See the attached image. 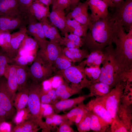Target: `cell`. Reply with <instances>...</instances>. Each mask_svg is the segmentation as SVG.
<instances>
[{"label": "cell", "instance_id": "6da1fadb", "mask_svg": "<svg viewBox=\"0 0 132 132\" xmlns=\"http://www.w3.org/2000/svg\"><path fill=\"white\" fill-rule=\"evenodd\" d=\"M118 28L116 22L109 13L105 18L92 22L88 31L83 38L82 46L90 52L103 51L105 47L114 43Z\"/></svg>", "mask_w": 132, "mask_h": 132}, {"label": "cell", "instance_id": "d6a6232c", "mask_svg": "<svg viewBox=\"0 0 132 132\" xmlns=\"http://www.w3.org/2000/svg\"><path fill=\"white\" fill-rule=\"evenodd\" d=\"M72 62L62 52L56 59L53 65L54 73L67 69L73 65Z\"/></svg>", "mask_w": 132, "mask_h": 132}, {"label": "cell", "instance_id": "8d00e7d4", "mask_svg": "<svg viewBox=\"0 0 132 132\" xmlns=\"http://www.w3.org/2000/svg\"><path fill=\"white\" fill-rule=\"evenodd\" d=\"M36 55H18L13 60L12 64L19 66H26L31 64L34 60Z\"/></svg>", "mask_w": 132, "mask_h": 132}, {"label": "cell", "instance_id": "c3c4849f", "mask_svg": "<svg viewBox=\"0 0 132 132\" xmlns=\"http://www.w3.org/2000/svg\"><path fill=\"white\" fill-rule=\"evenodd\" d=\"M61 45H64L68 48H77L72 42L65 36L63 38V40Z\"/></svg>", "mask_w": 132, "mask_h": 132}, {"label": "cell", "instance_id": "7dc6e473", "mask_svg": "<svg viewBox=\"0 0 132 132\" xmlns=\"http://www.w3.org/2000/svg\"><path fill=\"white\" fill-rule=\"evenodd\" d=\"M41 101L42 103L47 104L51 105L55 103V102L49 97L47 93L44 92L43 90L41 97Z\"/></svg>", "mask_w": 132, "mask_h": 132}, {"label": "cell", "instance_id": "f907efd6", "mask_svg": "<svg viewBox=\"0 0 132 132\" xmlns=\"http://www.w3.org/2000/svg\"><path fill=\"white\" fill-rule=\"evenodd\" d=\"M47 94L55 103L57 101V100L58 98L56 95L55 89L53 88L51 89L47 93Z\"/></svg>", "mask_w": 132, "mask_h": 132}, {"label": "cell", "instance_id": "7a4b0ae2", "mask_svg": "<svg viewBox=\"0 0 132 132\" xmlns=\"http://www.w3.org/2000/svg\"><path fill=\"white\" fill-rule=\"evenodd\" d=\"M118 25L113 53L117 65L124 74L132 72V28L127 33L123 27Z\"/></svg>", "mask_w": 132, "mask_h": 132}, {"label": "cell", "instance_id": "9c48e42d", "mask_svg": "<svg viewBox=\"0 0 132 132\" xmlns=\"http://www.w3.org/2000/svg\"><path fill=\"white\" fill-rule=\"evenodd\" d=\"M28 18V16L23 14L14 16L0 15V31L10 32L26 26Z\"/></svg>", "mask_w": 132, "mask_h": 132}, {"label": "cell", "instance_id": "d4e9b609", "mask_svg": "<svg viewBox=\"0 0 132 132\" xmlns=\"http://www.w3.org/2000/svg\"><path fill=\"white\" fill-rule=\"evenodd\" d=\"M130 106L119 105L116 116L125 125L129 132H132V111Z\"/></svg>", "mask_w": 132, "mask_h": 132}, {"label": "cell", "instance_id": "7402d4cb", "mask_svg": "<svg viewBox=\"0 0 132 132\" xmlns=\"http://www.w3.org/2000/svg\"><path fill=\"white\" fill-rule=\"evenodd\" d=\"M16 76L18 85L17 91L28 88L31 82L28 73L27 66L16 65Z\"/></svg>", "mask_w": 132, "mask_h": 132}, {"label": "cell", "instance_id": "f6af8a7d", "mask_svg": "<svg viewBox=\"0 0 132 132\" xmlns=\"http://www.w3.org/2000/svg\"><path fill=\"white\" fill-rule=\"evenodd\" d=\"M41 106L42 116L46 117L54 114V111L51 105L41 103Z\"/></svg>", "mask_w": 132, "mask_h": 132}, {"label": "cell", "instance_id": "4dcf8cb0", "mask_svg": "<svg viewBox=\"0 0 132 132\" xmlns=\"http://www.w3.org/2000/svg\"><path fill=\"white\" fill-rule=\"evenodd\" d=\"M40 129L36 122L29 118L17 124L10 131V132H35Z\"/></svg>", "mask_w": 132, "mask_h": 132}, {"label": "cell", "instance_id": "11a10c76", "mask_svg": "<svg viewBox=\"0 0 132 132\" xmlns=\"http://www.w3.org/2000/svg\"><path fill=\"white\" fill-rule=\"evenodd\" d=\"M124 0H111V1L113 3V8L121 3L122 1Z\"/></svg>", "mask_w": 132, "mask_h": 132}, {"label": "cell", "instance_id": "681fc988", "mask_svg": "<svg viewBox=\"0 0 132 132\" xmlns=\"http://www.w3.org/2000/svg\"><path fill=\"white\" fill-rule=\"evenodd\" d=\"M9 119L10 118L0 103V120L4 121Z\"/></svg>", "mask_w": 132, "mask_h": 132}, {"label": "cell", "instance_id": "52a82bcc", "mask_svg": "<svg viewBox=\"0 0 132 132\" xmlns=\"http://www.w3.org/2000/svg\"><path fill=\"white\" fill-rule=\"evenodd\" d=\"M28 71L31 80L39 83L49 78L54 72L53 66L46 63L37 56L28 67Z\"/></svg>", "mask_w": 132, "mask_h": 132}, {"label": "cell", "instance_id": "f546056e", "mask_svg": "<svg viewBox=\"0 0 132 132\" xmlns=\"http://www.w3.org/2000/svg\"><path fill=\"white\" fill-rule=\"evenodd\" d=\"M64 52L65 55L73 63L81 62L84 58H86L89 53L86 49L80 48H68Z\"/></svg>", "mask_w": 132, "mask_h": 132}, {"label": "cell", "instance_id": "1f68e13d", "mask_svg": "<svg viewBox=\"0 0 132 132\" xmlns=\"http://www.w3.org/2000/svg\"><path fill=\"white\" fill-rule=\"evenodd\" d=\"M91 111L90 130L95 132H105L110 125L99 116Z\"/></svg>", "mask_w": 132, "mask_h": 132}, {"label": "cell", "instance_id": "9a60e30c", "mask_svg": "<svg viewBox=\"0 0 132 132\" xmlns=\"http://www.w3.org/2000/svg\"><path fill=\"white\" fill-rule=\"evenodd\" d=\"M27 33L26 26L22 27L19 31L11 34L10 46L7 55L13 61L17 56L20 45Z\"/></svg>", "mask_w": 132, "mask_h": 132}, {"label": "cell", "instance_id": "5b68a950", "mask_svg": "<svg viewBox=\"0 0 132 132\" xmlns=\"http://www.w3.org/2000/svg\"><path fill=\"white\" fill-rule=\"evenodd\" d=\"M84 68L79 65H72L64 70L55 73L62 76L65 81L71 84L72 87L81 90L84 88L89 89L92 83L85 75Z\"/></svg>", "mask_w": 132, "mask_h": 132}, {"label": "cell", "instance_id": "3957f363", "mask_svg": "<svg viewBox=\"0 0 132 132\" xmlns=\"http://www.w3.org/2000/svg\"><path fill=\"white\" fill-rule=\"evenodd\" d=\"M114 48L112 44L106 47L103 51L105 58L101 68V72L98 82H102L112 88L122 80L123 73L117 65L113 55Z\"/></svg>", "mask_w": 132, "mask_h": 132}, {"label": "cell", "instance_id": "e575fe53", "mask_svg": "<svg viewBox=\"0 0 132 132\" xmlns=\"http://www.w3.org/2000/svg\"><path fill=\"white\" fill-rule=\"evenodd\" d=\"M67 113L63 115L64 119H68L70 121L74 122L76 118L79 115L84 114L88 110L83 102L78 105Z\"/></svg>", "mask_w": 132, "mask_h": 132}, {"label": "cell", "instance_id": "60d3db41", "mask_svg": "<svg viewBox=\"0 0 132 132\" xmlns=\"http://www.w3.org/2000/svg\"><path fill=\"white\" fill-rule=\"evenodd\" d=\"M64 35L72 42L77 48H80L82 46L83 39L81 37L72 33L68 34L67 32L65 33Z\"/></svg>", "mask_w": 132, "mask_h": 132}, {"label": "cell", "instance_id": "ffe728a7", "mask_svg": "<svg viewBox=\"0 0 132 132\" xmlns=\"http://www.w3.org/2000/svg\"><path fill=\"white\" fill-rule=\"evenodd\" d=\"M49 7L47 6L38 0H34L31 4L29 11L31 15L39 21L48 18L50 12Z\"/></svg>", "mask_w": 132, "mask_h": 132}, {"label": "cell", "instance_id": "ab89813d", "mask_svg": "<svg viewBox=\"0 0 132 132\" xmlns=\"http://www.w3.org/2000/svg\"><path fill=\"white\" fill-rule=\"evenodd\" d=\"M110 125L111 132H129L128 129L125 124L116 116L113 120Z\"/></svg>", "mask_w": 132, "mask_h": 132}, {"label": "cell", "instance_id": "bcb514c9", "mask_svg": "<svg viewBox=\"0 0 132 132\" xmlns=\"http://www.w3.org/2000/svg\"><path fill=\"white\" fill-rule=\"evenodd\" d=\"M51 116L53 121V126H54L59 125L64 120L63 115L54 113Z\"/></svg>", "mask_w": 132, "mask_h": 132}, {"label": "cell", "instance_id": "7bdbcfd3", "mask_svg": "<svg viewBox=\"0 0 132 132\" xmlns=\"http://www.w3.org/2000/svg\"><path fill=\"white\" fill-rule=\"evenodd\" d=\"M34 0H18L21 13L28 15L29 8Z\"/></svg>", "mask_w": 132, "mask_h": 132}, {"label": "cell", "instance_id": "4fadbf2b", "mask_svg": "<svg viewBox=\"0 0 132 132\" xmlns=\"http://www.w3.org/2000/svg\"><path fill=\"white\" fill-rule=\"evenodd\" d=\"M88 8L87 0L83 2H79L72 11L66 16V18L74 19L89 27L91 24L92 22L88 12Z\"/></svg>", "mask_w": 132, "mask_h": 132}, {"label": "cell", "instance_id": "2e32d148", "mask_svg": "<svg viewBox=\"0 0 132 132\" xmlns=\"http://www.w3.org/2000/svg\"><path fill=\"white\" fill-rule=\"evenodd\" d=\"M87 109L95 113L110 125L113 119L99 98L92 99L86 106Z\"/></svg>", "mask_w": 132, "mask_h": 132}, {"label": "cell", "instance_id": "d590c367", "mask_svg": "<svg viewBox=\"0 0 132 132\" xmlns=\"http://www.w3.org/2000/svg\"><path fill=\"white\" fill-rule=\"evenodd\" d=\"M91 112L88 110L84 115L79 122L77 124L78 131L86 132L90 130V121Z\"/></svg>", "mask_w": 132, "mask_h": 132}, {"label": "cell", "instance_id": "83f0119b", "mask_svg": "<svg viewBox=\"0 0 132 132\" xmlns=\"http://www.w3.org/2000/svg\"><path fill=\"white\" fill-rule=\"evenodd\" d=\"M39 47L37 41L27 33L20 45L18 53L27 52L29 54L36 55Z\"/></svg>", "mask_w": 132, "mask_h": 132}, {"label": "cell", "instance_id": "4316f807", "mask_svg": "<svg viewBox=\"0 0 132 132\" xmlns=\"http://www.w3.org/2000/svg\"><path fill=\"white\" fill-rule=\"evenodd\" d=\"M112 88L109 85L101 82L92 83L89 88V97L94 96L96 98L103 97L108 94Z\"/></svg>", "mask_w": 132, "mask_h": 132}, {"label": "cell", "instance_id": "ee69618b", "mask_svg": "<svg viewBox=\"0 0 132 132\" xmlns=\"http://www.w3.org/2000/svg\"><path fill=\"white\" fill-rule=\"evenodd\" d=\"M68 119H64L59 125L57 132H73L74 131L71 127L70 124L72 122Z\"/></svg>", "mask_w": 132, "mask_h": 132}, {"label": "cell", "instance_id": "6f0895ef", "mask_svg": "<svg viewBox=\"0 0 132 132\" xmlns=\"http://www.w3.org/2000/svg\"><path fill=\"white\" fill-rule=\"evenodd\" d=\"M4 122V121L1 120H0V125L2 124V123H3ZM1 132V130H0V132Z\"/></svg>", "mask_w": 132, "mask_h": 132}, {"label": "cell", "instance_id": "603a6c76", "mask_svg": "<svg viewBox=\"0 0 132 132\" xmlns=\"http://www.w3.org/2000/svg\"><path fill=\"white\" fill-rule=\"evenodd\" d=\"M40 22L42 23L46 38L49 39L50 41L59 43L61 44L63 38L60 34L57 28L47 18Z\"/></svg>", "mask_w": 132, "mask_h": 132}, {"label": "cell", "instance_id": "f5cc1de1", "mask_svg": "<svg viewBox=\"0 0 132 132\" xmlns=\"http://www.w3.org/2000/svg\"><path fill=\"white\" fill-rule=\"evenodd\" d=\"M40 2L43 4L49 7L52 4V0H38ZM33 0V1H34Z\"/></svg>", "mask_w": 132, "mask_h": 132}, {"label": "cell", "instance_id": "8992f818", "mask_svg": "<svg viewBox=\"0 0 132 132\" xmlns=\"http://www.w3.org/2000/svg\"><path fill=\"white\" fill-rule=\"evenodd\" d=\"M126 82L121 81L105 96L99 98L105 105L113 120L115 118L121 103Z\"/></svg>", "mask_w": 132, "mask_h": 132}, {"label": "cell", "instance_id": "b9f144b4", "mask_svg": "<svg viewBox=\"0 0 132 132\" xmlns=\"http://www.w3.org/2000/svg\"><path fill=\"white\" fill-rule=\"evenodd\" d=\"M48 79L51 83L52 88L55 89L65 81L62 76L57 74L51 76Z\"/></svg>", "mask_w": 132, "mask_h": 132}, {"label": "cell", "instance_id": "9f6ffc18", "mask_svg": "<svg viewBox=\"0 0 132 132\" xmlns=\"http://www.w3.org/2000/svg\"><path fill=\"white\" fill-rule=\"evenodd\" d=\"M107 4L109 7L113 8V6L111 0H102Z\"/></svg>", "mask_w": 132, "mask_h": 132}, {"label": "cell", "instance_id": "7c38bea8", "mask_svg": "<svg viewBox=\"0 0 132 132\" xmlns=\"http://www.w3.org/2000/svg\"><path fill=\"white\" fill-rule=\"evenodd\" d=\"M27 33L33 37L38 43L40 49L44 48L49 41L46 39L41 23L33 16L29 15Z\"/></svg>", "mask_w": 132, "mask_h": 132}, {"label": "cell", "instance_id": "5bb4252c", "mask_svg": "<svg viewBox=\"0 0 132 132\" xmlns=\"http://www.w3.org/2000/svg\"><path fill=\"white\" fill-rule=\"evenodd\" d=\"M91 11L90 15L91 22L107 17L109 14V5L102 0H86Z\"/></svg>", "mask_w": 132, "mask_h": 132}, {"label": "cell", "instance_id": "30bf717a", "mask_svg": "<svg viewBox=\"0 0 132 132\" xmlns=\"http://www.w3.org/2000/svg\"><path fill=\"white\" fill-rule=\"evenodd\" d=\"M58 42L50 41L43 49L38 50L36 56L46 63L53 66L57 58L62 53L63 48Z\"/></svg>", "mask_w": 132, "mask_h": 132}, {"label": "cell", "instance_id": "ac0fdd59", "mask_svg": "<svg viewBox=\"0 0 132 132\" xmlns=\"http://www.w3.org/2000/svg\"><path fill=\"white\" fill-rule=\"evenodd\" d=\"M89 97L88 94L71 99H61L51 105L54 112L58 113L62 111L75 107L77 105L83 102L85 99Z\"/></svg>", "mask_w": 132, "mask_h": 132}, {"label": "cell", "instance_id": "f1b7e54d", "mask_svg": "<svg viewBox=\"0 0 132 132\" xmlns=\"http://www.w3.org/2000/svg\"><path fill=\"white\" fill-rule=\"evenodd\" d=\"M28 95V88L16 93L13 100V104L17 113L22 110L27 106Z\"/></svg>", "mask_w": 132, "mask_h": 132}, {"label": "cell", "instance_id": "277c9868", "mask_svg": "<svg viewBox=\"0 0 132 132\" xmlns=\"http://www.w3.org/2000/svg\"><path fill=\"white\" fill-rule=\"evenodd\" d=\"M29 95L27 109L30 119L37 123L39 127L46 132L50 129L42 119L41 97L43 91L41 83L31 81L28 87Z\"/></svg>", "mask_w": 132, "mask_h": 132}, {"label": "cell", "instance_id": "8fae6325", "mask_svg": "<svg viewBox=\"0 0 132 132\" xmlns=\"http://www.w3.org/2000/svg\"><path fill=\"white\" fill-rule=\"evenodd\" d=\"M0 103L10 119L12 118L17 112L4 76L0 78Z\"/></svg>", "mask_w": 132, "mask_h": 132}, {"label": "cell", "instance_id": "484cf974", "mask_svg": "<svg viewBox=\"0 0 132 132\" xmlns=\"http://www.w3.org/2000/svg\"><path fill=\"white\" fill-rule=\"evenodd\" d=\"M88 28V25L82 24L74 19H67L66 32L84 37L86 35Z\"/></svg>", "mask_w": 132, "mask_h": 132}, {"label": "cell", "instance_id": "e0dca14e", "mask_svg": "<svg viewBox=\"0 0 132 132\" xmlns=\"http://www.w3.org/2000/svg\"><path fill=\"white\" fill-rule=\"evenodd\" d=\"M64 11L60 8L52 9L48 17L50 22L64 35L66 32L67 20Z\"/></svg>", "mask_w": 132, "mask_h": 132}, {"label": "cell", "instance_id": "44dd1931", "mask_svg": "<svg viewBox=\"0 0 132 132\" xmlns=\"http://www.w3.org/2000/svg\"><path fill=\"white\" fill-rule=\"evenodd\" d=\"M22 14L18 0H0V15L14 16Z\"/></svg>", "mask_w": 132, "mask_h": 132}, {"label": "cell", "instance_id": "db71d44e", "mask_svg": "<svg viewBox=\"0 0 132 132\" xmlns=\"http://www.w3.org/2000/svg\"><path fill=\"white\" fill-rule=\"evenodd\" d=\"M80 0H73L72 3L70 5V9L72 10L73 9L77 6Z\"/></svg>", "mask_w": 132, "mask_h": 132}, {"label": "cell", "instance_id": "816d5d0a", "mask_svg": "<svg viewBox=\"0 0 132 132\" xmlns=\"http://www.w3.org/2000/svg\"><path fill=\"white\" fill-rule=\"evenodd\" d=\"M51 116L46 117V119L45 122L50 129V125L53 126V121Z\"/></svg>", "mask_w": 132, "mask_h": 132}, {"label": "cell", "instance_id": "f35d334b", "mask_svg": "<svg viewBox=\"0 0 132 132\" xmlns=\"http://www.w3.org/2000/svg\"><path fill=\"white\" fill-rule=\"evenodd\" d=\"M11 37L10 32L0 31V46L1 49L7 54L10 46Z\"/></svg>", "mask_w": 132, "mask_h": 132}, {"label": "cell", "instance_id": "836d02e7", "mask_svg": "<svg viewBox=\"0 0 132 132\" xmlns=\"http://www.w3.org/2000/svg\"><path fill=\"white\" fill-rule=\"evenodd\" d=\"M84 73L92 84L98 82L101 70L99 66H86L84 68Z\"/></svg>", "mask_w": 132, "mask_h": 132}, {"label": "cell", "instance_id": "cb8c5ba5", "mask_svg": "<svg viewBox=\"0 0 132 132\" xmlns=\"http://www.w3.org/2000/svg\"><path fill=\"white\" fill-rule=\"evenodd\" d=\"M105 58V55L103 51L94 50L90 52L86 59L80 62L79 65L84 67L90 66H100Z\"/></svg>", "mask_w": 132, "mask_h": 132}, {"label": "cell", "instance_id": "ba28073f", "mask_svg": "<svg viewBox=\"0 0 132 132\" xmlns=\"http://www.w3.org/2000/svg\"><path fill=\"white\" fill-rule=\"evenodd\" d=\"M114 8L112 17L128 32L132 28V0H124Z\"/></svg>", "mask_w": 132, "mask_h": 132}, {"label": "cell", "instance_id": "74e56055", "mask_svg": "<svg viewBox=\"0 0 132 132\" xmlns=\"http://www.w3.org/2000/svg\"><path fill=\"white\" fill-rule=\"evenodd\" d=\"M13 61L1 49L0 50V78L4 76L8 65Z\"/></svg>", "mask_w": 132, "mask_h": 132}, {"label": "cell", "instance_id": "d6986e66", "mask_svg": "<svg viewBox=\"0 0 132 132\" xmlns=\"http://www.w3.org/2000/svg\"><path fill=\"white\" fill-rule=\"evenodd\" d=\"M16 65L14 64L8 65L4 76L6 78L7 87L13 100L18 90L16 71Z\"/></svg>", "mask_w": 132, "mask_h": 132}]
</instances>
